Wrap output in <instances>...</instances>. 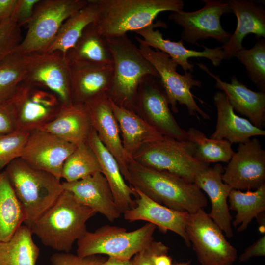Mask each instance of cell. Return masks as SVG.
I'll return each instance as SVG.
<instances>
[{
    "mask_svg": "<svg viewBox=\"0 0 265 265\" xmlns=\"http://www.w3.org/2000/svg\"><path fill=\"white\" fill-rule=\"evenodd\" d=\"M227 163L221 177L232 189L256 190L265 184V150L258 138L239 143Z\"/></svg>",
    "mask_w": 265,
    "mask_h": 265,
    "instance_id": "cell-14",
    "label": "cell"
},
{
    "mask_svg": "<svg viewBox=\"0 0 265 265\" xmlns=\"http://www.w3.org/2000/svg\"><path fill=\"white\" fill-rule=\"evenodd\" d=\"M234 57L244 65L248 77L260 91L265 92V39H258L252 48H243Z\"/></svg>",
    "mask_w": 265,
    "mask_h": 265,
    "instance_id": "cell-37",
    "label": "cell"
},
{
    "mask_svg": "<svg viewBox=\"0 0 265 265\" xmlns=\"http://www.w3.org/2000/svg\"><path fill=\"white\" fill-rule=\"evenodd\" d=\"M28 226L22 225L11 238L0 242V265H36L40 249Z\"/></svg>",
    "mask_w": 265,
    "mask_h": 265,
    "instance_id": "cell-30",
    "label": "cell"
},
{
    "mask_svg": "<svg viewBox=\"0 0 265 265\" xmlns=\"http://www.w3.org/2000/svg\"><path fill=\"white\" fill-rule=\"evenodd\" d=\"M157 226L147 223L134 231L123 227L104 225L94 232L87 231L77 241V255L87 257L106 255L129 260L146 248L153 240Z\"/></svg>",
    "mask_w": 265,
    "mask_h": 265,
    "instance_id": "cell-6",
    "label": "cell"
},
{
    "mask_svg": "<svg viewBox=\"0 0 265 265\" xmlns=\"http://www.w3.org/2000/svg\"><path fill=\"white\" fill-rule=\"evenodd\" d=\"M64 190L70 192L80 204L113 222L121 214L105 177L97 172L80 180L62 182Z\"/></svg>",
    "mask_w": 265,
    "mask_h": 265,
    "instance_id": "cell-21",
    "label": "cell"
},
{
    "mask_svg": "<svg viewBox=\"0 0 265 265\" xmlns=\"http://www.w3.org/2000/svg\"><path fill=\"white\" fill-rule=\"evenodd\" d=\"M213 101L217 110V122L215 131L210 138L225 139L232 144L245 142L253 136L265 135V130L236 114L223 92L217 91L214 95Z\"/></svg>",
    "mask_w": 265,
    "mask_h": 265,
    "instance_id": "cell-26",
    "label": "cell"
},
{
    "mask_svg": "<svg viewBox=\"0 0 265 265\" xmlns=\"http://www.w3.org/2000/svg\"><path fill=\"white\" fill-rule=\"evenodd\" d=\"M98 7L95 24L105 37L126 34L153 23L162 12H179L182 0H94Z\"/></svg>",
    "mask_w": 265,
    "mask_h": 265,
    "instance_id": "cell-3",
    "label": "cell"
},
{
    "mask_svg": "<svg viewBox=\"0 0 265 265\" xmlns=\"http://www.w3.org/2000/svg\"><path fill=\"white\" fill-rule=\"evenodd\" d=\"M132 188L137 198L135 206L123 213L124 219L130 222L145 221L162 231H172L180 236L188 247L191 246L186 229L189 213L169 208L152 200L138 189Z\"/></svg>",
    "mask_w": 265,
    "mask_h": 265,
    "instance_id": "cell-20",
    "label": "cell"
},
{
    "mask_svg": "<svg viewBox=\"0 0 265 265\" xmlns=\"http://www.w3.org/2000/svg\"><path fill=\"white\" fill-rule=\"evenodd\" d=\"M159 27L166 28L167 26L165 23L158 21L135 32L143 38L142 39L146 45L167 54L185 72H193L194 65L188 61L190 58H206L214 67L219 66L224 60L221 47L210 48L200 45L204 49L203 51L188 49L184 46V41L182 40L174 42L164 39L162 33L157 29Z\"/></svg>",
    "mask_w": 265,
    "mask_h": 265,
    "instance_id": "cell-18",
    "label": "cell"
},
{
    "mask_svg": "<svg viewBox=\"0 0 265 265\" xmlns=\"http://www.w3.org/2000/svg\"><path fill=\"white\" fill-rule=\"evenodd\" d=\"M229 7L237 19V25L229 40L221 47L224 60H229L244 47L242 41L249 34L257 39L265 38V9L251 0H228Z\"/></svg>",
    "mask_w": 265,
    "mask_h": 265,
    "instance_id": "cell-23",
    "label": "cell"
},
{
    "mask_svg": "<svg viewBox=\"0 0 265 265\" xmlns=\"http://www.w3.org/2000/svg\"><path fill=\"white\" fill-rule=\"evenodd\" d=\"M127 181L154 201L171 209L189 213L203 209L207 199L194 183L166 171L144 166L132 159Z\"/></svg>",
    "mask_w": 265,
    "mask_h": 265,
    "instance_id": "cell-1",
    "label": "cell"
},
{
    "mask_svg": "<svg viewBox=\"0 0 265 265\" xmlns=\"http://www.w3.org/2000/svg\"><path fill=\"white\" fill-rule=\"evenodd\" d=\"M168 246L160 241L153 240L146 248L135 254L132 260V265H154L153 258L158 254H167Z\"/></svg>",
    "mask_w": 265,
    "mask_h": 265,
    "instance_id": "cell-41",
    "label": "cell"
},
{
    "mask_svg": "<svg viewBox=\"0 0 265 265\" xmlns=\"http://www.w3.org/2000/svg\"><path fill=\"white\" fill-rule=\"evenodd\" d=\"M25 219L23 208L5 172H0V242L9 240Z\"/></svg>",
    "mask_w": 265,
    "mask_h": 265,
    "instance_id": "cell-32",
    "label": "cell"
},
{
    "mask_svg": "<svg viewBox=\"0 0 265 265\" xmlns=\"http://www.w3.org/2000/svg\"><path fill=\"white\" fill-rule=\"evenodd\" d=\"M186 232L201 265H231L236 249L203 209L188 213Z\"/></svg>",
    "mask_w": 265,
    "mask_h": 265,
    "instance_id": "cell-11",
    "label": "cell"
},
{
    "mask_svg": "<svg viewBox=\"0 0 265 265\" xmlns=\"http://www.w3.org/2000/svg\"><path fill=\"white\" fill-rule=\"evenodd\" d=\"M189 262H183V263H180V264H178L176 265H189Z\"/></svg>",
    "mask_w": 265,
    "mask_h": 265,
    "instance_id": "cell-48",
    "label": "cell"
},
{
    "mask_svg": "<svg viewBox=\"0 0 265 265\" xmlns=\"http://www.w3.org/2000/svg\"><path fill=\"white\" fill-rule=\"evenodd\" d=\"M91 126L106 148L114 157L127 181L128 166L132 159L126 153L119 128L110 105L108 94L95 98L85 105Z\"/></svg>",
    "mask_w": 265,
    "mask_h": 265,
    "instance_id": "cell-17",
    "label": "cell"
},
{
    "mask_svg": "<svg viewBox=\"0 0 265 265\" xmlns=\"http://www.w3.org/2000/svg\"><path fill=\"white\" fill-rule=\"evenodd\" d=\"M224 168L220 164L208 168L200 173L194 183L208 196L211 203L210 217L220 228L225 236H233L232 216L228 205L229 195L233 189L222 180Z\"/></svg>",
    "mask_w": 265,
    "mask_h": 265,
    "instance_id": "cell-24",
    "label": "cell"
},
{
    "mask_svg": "<svg viewBox=\"0 0 265 265\" xmlns=\"http://www.w3.org/2000/svg\"><path fill=\"white\" fill-rule=\"evenodd\" d=\"M92 129L85 105L71 103L40 130L78 146L86 142Z\"/></svg>",
    "mask_w": 265,
    "mask_h": 265,
    "instance_id": "cell-28",
    "label": "cell"
},
{
    "mask_svg": "<svg viewBox=\"0 0 265 265\" xmlns=\"http://www.w3.org/2000/svg\"><path fill=\"white\" fill-rule=\"evenodd\" d=\"M187 140L195 146L194 157L197 160L209 164L211 162L228 163L234 151L232 143L225 139L208 138L201 131L190 127L186 131Z\"/></svg>",
    "mask_w": 265,
    "mask_h": 265,
    "instance_id": "cell-34",
    "label": "cell"
},
{
    "mask_svg": "<svg viewBox=\"0 0 265 265\" xmlns=\"http://www.w3.org/2000/svg\"><path fill=\"white\" fill-rule=\"evenodd\" d=\"M98 12V7L94 0H88L84 7L64 22L46 52L57 51L64 55L66 52L74 46L85 28L96 22Z\"/></svg>",
    "mask_w": 265,
    "mask_h": 265,
    "instance_id": "cell-31",
    "label": "cell"
},
{
    "mask_svg": "<svg viewBox=\"0 0 265 265\" xmlns=\"http://www.w3.org/2000/svg\"><path fill=\"white\" fill-rule=\"evenodd\" d=\"M29 80L56 94L64 104L72 103L68 64L59 51L23 55Z\"/></svg>",
    "mask_w": 265,
    "mask_h": 265,
    "instance_id": "cell-15",
    "label": "cell"
},
{
    "mask_svg": "<svg viewBox=\"0 0 265 265\" xmlns=\"http://www.w3.org/2000/svg\"><path fill=\"white\" fill-rule=\"evenodd\" d=\"M67 63L112 64V56L106 38L95 23L88 25L64 55Z\"/></svg>",
    "mask_w": 265,
    "mask_h": 265,
    "instance_id": "cell-29",
    "label": "cell"
},
{
    "mask_svg": "<svg viewBox=\"0 0 265 265\" xmlns=\"http://www.w3.org/2000/svg\"><path fill=\"white\" fill-rule=\"evenodd\" d=\"M135 39L139 43L141 52L157 71L172 110L178 112V102L186 106L189 115L198 118L199 115L204 119L210 120L209 115L198 106L195 97L190 91L194 87H201L202 82L194 79L191 72L179 74L177 72L178 64L167 54L152 49L141 38L135 37Z\"/></svg>",
    "mask_w": 265,
    "mask_h": 265,
    "instance_id": "cell-9",
    "label": "cell"
},
{
    "mask_svg": "<svg viewBox=\"0 0 265 265\" xmlns=\"http://www.w3.org/2000/svg\"><path fill=\"white\" fill-rule=\"evenodd\" d=\"M27 78L23 55L14 52L0 63V102L8 100Z\"/></svg>",
    "mask_w": 265,
    "mask_h": 265,
    "instance_id": "cell-36",
    "label": "cell"
},
{
    "mask_svg": "<svg viewBox=\"0 0 265 265\" xmlns=\"http://www.w3.org/2000/svg\"><path fill=\"white\" fill-rule=\"evenodd\" d=\"M88 0H40L27 24L26 34L15 52L22 55L46 52L62 24Z\"/></svg>",
    "mask_w": 265,
    "mask_h": 265,
    "instance_id": "cell-8",
    "label": "cell"
},
{
    "mask_svg": "<svg viewBox=\"0 0 265 265\" xmlns=\"http://www.w3.org/2000/svg\"><path fill=\"white\" fill-rule=\"evenodd\" d=\"M4 171L24 210V223L29 228L64 190L61 180L21 158L10 162Z\"/></svg>",
    "mask_w": 265,
    "mask_h": 265,
    "instance_id": "cell-4",
    "label": "cell"
},
{
    "mask_svg": "<svg viewBox=\"0 0 265 265\" xmlns=\"http://www.w3.org/2000/svg\"><path fill=\"white\" fill-rule=\"evenodd\" d=\"M72 103L85 105L108 94L113 77L112 64L67 63Z\"/></svg>",
    "mask_w": 265,
    "mask_h": 265,
    "instance_id": "cell-19",
    "label": "cell"
},
{
    "mask_svg": "<svg viewBox=\"0 0 265 265\" xmlns=\"http://www.w3.org/2000/svg\"><path fill=\"white\" fill-rule=\"evenodd\" d=\"M229 210L237 212L232 224L238 232L245 230L251 221L265 211V184L254 191L232 189L229 196Z\"/></svg>",
    "mask_w": 265,
    "mask_h": 265,
    "instance_id": "cell-33",
    "label": "cell"
},
{
    "mask_svg": "<svg viewBox=\"0 0 265 265\" xmlns=\"http://www.w3.org/2000/svg\"><path fill=\"white\" fill-rule=\"evenodd\" d=\"M265 255V236L264 235L244 250L239 257V261L246 262L253 257Z\"/></svg>",
    "mask_w": 265,
    "mask_h": 265,
    "instance_id": "cell-44",
    "label": "cell"
},
{
    "mask_svg": "<svg viewBox=\"0 0 265 265\" xmlns=\"http://www.w3.org/2000/svg\"><path fill=\"white\" fill-rule=\"evenodd\" d=\"M40 0H18L11 17L20 27L28 24Z\"/></svg>",
    "mask_w": 265,
    "mask_h": 265,
    "instance_id": "cell-43",
    "label": "cell"
},
{
    "mask_svg": "<svg viewBox=\"0 0 265 265\" xmlns=\"http://www.w3.org/2000/svg\"><path fill=\"white\" fill-rule=\"evenodd\" d=\"M97 172H102L98 158L86 142L77 146L65 160L61 171V179L72 182Z\"/></svg>",
    "mask_w": 265,
    "mask_h": 265,
    "instance_id": "cell-35",
    "label": "cell"
},
{
    "mask_svg": "<svg viewBox=\"0 0 265 265\" xmlns=\"http://www.w3.org/2000/svg\"><path fill=\"white\" fill-rule=\"evenodd\" d=\"M8 100L15 109L17 129L29 132L52 121L65 105L54 93L26 79Z\"/></svg>",
    "mask_w": 265,
    "mask_h": 265,
    "instance_id": "cell-10",
    "label": "cell"
},
{
    "mask_svg": "<svg viewBox=\"0 0 265 265\" xmlns=\"http://www.w3.org/2000/svg\"><path fill=\"white\" fill-rule=\"evenodd\" d=\"M136 110L163 136L187 140L186 131L179 126L170 111L159 78L147 75L142 79L135 100L134 111Z\"/></svg>",
    "mask_w": 265,
    "mask_h": 265,
    "instance_id": "cell-13",
    "label": "cell"
},
{
    "mask_svg": "<svg viewBox=\"0 0 265 265\" xmlns=\"http://www.w3.org/2000/svg\"><path fill=\"white\" fill-rule=\"evenodd\" d=\"M17 129L15 109L9 101L0 102V135Z\"/></svg>",
    "mask_w": 265,
    "mask_h": 265,
    "instance_id": "cell-42",
    "label": "cell"
},
{
    "mask_svg": "<svg viewBox=\"0 0 265 265\" xmlns=\"http://www.w3.org/2000/svg\"><path fill=\"white\" fill-rule=\"evenodd\" d=\"M105 260L100 255L83 257L69 252L55 253L50 258L52 265H102Z\"/></svg>",
    "mask_w": 265,
    "mask_h": 265,
    "instance_id": "cell-40",
    "label": "cell"
},
{
    "mask_svg": "<svg viewBox=\"0 0 265 265\" xmlns=\"http://www.w3.org/2000/svg\"><path fill=\"white\" fill-rule=\"evenodd\" d=\"M202 1L204 4L201 9L192 12H172L168 19L182 28L181 38L183 41L198 45V41L211 38L225 44L232 34L223 29L220 18L232 13L227 0Z\"/></svg>",
    "mask_w": 265,
    "mask_h": 265,
    "instance_id": "cell-12",
    "label": "cell"
},
{
    "mask_svg": "<svg viewBox=\"0 0 265 265\" xmlns=\"http://www.w3.org/2000/svg\"><path fill=\"white\" fill-rule=\"evenodd\" d=\"M22 40L21 27L13 19L0 23V63L15 51Z\"/></svg>",
    "mask_w": 265,
    "mask_h": 265,
    "instance_id": "cell-39",
    "label": "cell"
},
{
    "mask_svg": "<svg viewBox=\"0 0 265 265\" xmlns=\"http://www.w3.org/2000/svg\"><path fill=\"white\" fill-rule=\"evenodd\" d=\"M97 213L63 190L54 204L30 227L42 244L61 252H69L87 231L86 223Z\"/></svg>",
    "mask_w": 265,
    "mask_h": 265,
    "instance_id": "cell-2",
    "label": "cell"
},
{
    "mask_svg": "<svg viewBox=\"0 0 265 265\" xmlns=\"http://www.w3.org/2000/svg\"><path fill=\"white\" fill-rule=\"evenodd\" d=\"M18 0H0V23L11 18Z\"/></svg>",
    "mask_w": 265,
    "mask_h": 265,
    "instance_id": "cell-45",
    "label": "cell"
},
{
    "mask_svg": "<svg viewBox=\"0 0 265 265\" xmlns=\"http://www.w3.org/2000/svg\"><path fill=\"white\" fill-rule=\"evenodd\" d=\"M113 59L108 96L116 104L134 111L139 85L147 75L159 78L152 64L127 34L106 37Z\"/></svg>",
    "mask_w": 265,
    "mask_h": 265,
    "instance_id": "cell-5",
    "label": "cell"
},
{
    "mask_svg": "<svg viewBox=\"0 0 265 265\" xmlns=\"http://www.w3.org/2000/svg\"><path fill=\"white\" fill-rule=\"evenodd\" d=\"M92 149L99 162L102 174L106 179L111 190L115 204L123 213L135 206V196L132 188L126 182L118 163L114 157L106 148L92 129L86 142Z\"/></svg>",
    "mask_w": 265,
    "mask_h": 265,
    "instance_id": "cell-27",
    "label": "cell"
},
{
    "mask_svg": "<svg viewBox=\"0 0 265 265\" xmlns=\"http://www.w3.org/2000/svg\"><path fill=\"white\" fill-rule=\"evenodd\" d=\"M102 265H132V264L131 260H121L109 257L108 259L104 261Z\"/></svg>",
    "mask_w": 265,
    "mask_h": 265,
    "instance_id": "cell-47",
    "label": "cell"
},
{
    "mask_svg": "<svg viewBox=\"0 0 265 265\" xmlns=\"http://www.w3.org/2000/svg\"><path fill=\"white\" fill-rule=\"evenodd\" d=\"M194 144L164 137L142 145L132 159L146 167L166 171L186 181L194 183L196 176L209 167V164L195 158Z\"/></svg>",
    "mask_w": 265,
    "mask_h": 265,
    "instance_id": "cell-7",
    "label": "cell"
},
{
    "mask_svg": "<svg viewBox=\"0 0 265 265\" xmlns=\"http://www.w3.org/2000/svg\"><path fill=\"white\" fill-rule=\"evenodd\" d=\"M154 265H171L172 259L167 254H158L153 258Z\"/></svg>",
    "mask_w": 265,
    "mask_h": 265,
    "instance_id": "cell-46",
    "label": "cell"
},
{
    "mask_svg": "<svg viewBox=\"0 0 265 265\" xmlns=\"http://www.w3.org/2000/svg\"><path fill=\"white\" fill-rule=\"evenodd\" d=\"M30 132L17 129L0 135V170L20 158Z\"/></svg>",
    "mask_w": 265,
    "mask_h": 265,
    "instance_id": "cell-38",
    "label": "cell"
},
{
    "mask_svg": "<svg viewBox=\"0 0 265 265\" xmlns=\"http://www.w3.org/2000/svg\"><path fill=\"white\" fill-rule=\"evenodd\" d=\"M109 102L119 128L124 149L131 159L144 144L165 137L135 111L116 104L110 98Z\"/></svg>",
    "mask_w": 265,
    "mask_h": 265,
    "instance_id": "cell-25",
    "label": "cell"
},
{
    "mask_svg": "<svg viewBox=\"0 0 265 265\" xmlns=\"http://www.w3.org/2000/svg\"><path fill=\"white\" fill-rule=\"evenodd\" d=\"M197 64L215 80V87L226 95L234 111L248 118L256 127L263 129L265 124V92L251 90L236 76L231 77L230 83L223 81L205 65Z\"/></svg>",
    "mask_w": 265,
    "mask_h": 265,
    "instance_id": "cell-22",
    "label": "cell"
},
{
    "mask_svg": "<svg viewBox=\"0 0 265 265\" xmlns=\"http://www.w3.org/2000/svg\"><path fill=\"white\" fill-rule=\"evenodd\" d=\"M76 147L49 132L34 130L30 132L20 158L61 180L63 164Z\"/></svg>",
    "mask_w": 265,
    "mask_h": 265,
    "instance_id": "cell-16",
    "label": "cell"
}]
</instances>
